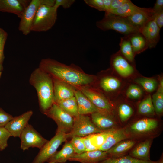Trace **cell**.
I'll list each match as a JSON object with an SVG mask.
<instances>
[{
    "label": "cell",
    "instance_id": "cell-25",
    "mask_svg": "<svg viewBox=\"0 0 163 163\" xmlns=\"http://www.w3.org/2000/svg\"><path fill=\"white\" fill-rule=\"evenodd\" d=\"M128 35L135 56V54L139 53L148 48L145 38L140 33Z\"/></svg>",
    "mask_w": 163,
    "mask_h": 163
},
{
    "label": "cell",
    "instance_id": "cell-33",
    "mask_svg": "<svg viewBox=\"0 0 163 163\" xmlns=\"http://www.w3.org/2000/svg\"><path fill=\"white\" fill-rule=\"evenodd\" d=\"M138 110L139 113L143 115H151L154 113L155 109L150 95L140 103L138 106Z\"/></svg>",
    "mask_w": 163,
    "mask_h": 163
},
{
    "label": "cell",
    "instance_id": "cell-14",
    "mask_svg": "<svg viewBox=\"0 0 163 163\" xmlns=\"http://www.w3.org/2000/svg\"><path fill=\"white\" fill-rule=\"evenodd\" d=\"M110 157L107 152L99 149L86 151L79 154H75L69 161L81 163H99Z\"/></svg>",
    "mask_w": 163,
    "mask_h": 163
},
{
    "label": "cell",
    "instance_id": "cell-35",
    "mask_svg": "<svg viewBox=\"0 0 163 163\" xmlns=\"http://www.w3.org/2000/svg\"><path fill=\"white\" fill-rule=\"evenodd\" d=\"M118 112L120 120L122 122H124L132 116L133 113V110L129 105L123 104L119 105Z\"/></svg>",
    "mask_w": 163,
    "mask_h": 163
},
{
    "label": "cell",
    "instance_id": "cell-10",
    "mask_svg": "<svg viewBox=\"0 0 163 163\" xmlns=\"http://www.w3.org/2000/svg\"><path fill=\"white\" fill-rule=\"evenodd\" d=\"M77 88L98 108L110 113L112 106L108 100L102 94L88 86L79 87Z\"/></svg>",
    "mask_w": 163,
    "mask_h": 163
},
{
    "label": "cell",
    "instance_id": "cell-42",
    "mask_svg": "<svg viewBox=\"0 0 163 163\" xmlns=\"http://www.w3.org/2000/svg\"><path fill=\"white\" fill-rule=\"evenodd\" d=\"M75 2L74 0H55L54 6L57 8L61 6L64 9H67L70 8Z\"/></svg>",
    "mask_w": 163,
    "mask_h": 163
},
{
    "label": "cell",
    "instance_id": "cell-22",
    "mask_svg": "<svg viewBox=\"0 0 163 163\" xmlns=\"http://www.w3.org/2000/svg\"><path fill=\"white\" fill-rule=\"evenodd\" d=\"M75 154L70 142H67L62 149L57 152L47 162L48 163H65Z\"/></svg>",
    "mask_w": 163,
    "mask_h": 163
},
{
    "label": "cell",
    "instance_id": "cell-12",
    "mask_svg": "<svg viewBox=\"0 0 163 163\" xmlns=\"http://www.w3.org/2000/svg\"><path fill=\"white\" fill-rule=\"evenodd\" d=\"M160 29L153 18L140 29V33L145 38L148 48L155 47L160 39Z\"/></svg>",
    "mask_w": 163,
    "mask_h": 163
},
{
    "label": "cell",
    "instance_id": "cell-29",
    "mask_svg": "<svg viewBox=\"0 0 163 163\" xmlns=\"http://www.w3.org/2000/svg\"><path fill=\"white\" fill-rule=\"evenodd\" d=\"M152 101L155 111L158 114L163 112V82L161 79L157 91L153 95Z\"/></svg>",
    "mask_w": 163,
    "mask_h": 163
},
{
    "label": "cell",
    "instance_id": "cell-24",
    "mask_svg": "<svg viewBox=\"0 0 163 163\" xmlns=\"http://www.w3.org/2000/svg\"><path fill=\"white\" fill-rule=\"evenodd\" d=\"M135 143V142L132 140H124L116 144L107 152L110 157L121 156L123 154L131 149Z\"/></svg>",
    "mask_w": 163,
    "mask_h": 163
},
{
    "label": "cell",
    "instance_id": "cell-19",
    "mask_svg": "<svg viewBox=\"0 0 163 163\" xmlns=\"http://www.w3.org/2000/svg\"><path fill=\"white\" fill-rule=\"evenodd\" d=\"M154 16L152 8H141L139 11L126 18L133 25L140 30L151 20Z\"/></svg>",
    "mask_w": 163,
    "mask_h": 163
},
{
    "label": "cell",
    "instance_id": "cell-21",
    "mask_svg": "<svg viewBox=\"0 0 163 163\" xmlns=\"http://www.w3.org/2000/svg\"><path fill=\"white\" fill-rule=\"evenodd\" d=\"M128 137V133L125 128L115 129L98 149L107 152L116 144L127 139Z\"/></svg>",
    "mask_w": 163,
    "mask_h": 163
},
{
    "label": "cell",
    "instance_id": "cell-41",
    "mask_svg": "<svg viewBox=\"0 0 163 163\" xmlns=\"http://www.w3.org/2000/svg\"><path fill=\"white\" fill-rule=\"evenodd\" d=\"M84 1L90 7L100 11H104L103 0H85Z\"/></svg>",
    "mask_w": 163,
    "mask_h": 163
},
{
    "label": "cell",
    "instance_id": "cell-45",
    "mask_svg": "<svg viewBox=\"0 0 163 163\" xmlns=\"http://www.w3.org/2000/svg\"><path fill=\"white\" fill-rule=\"evenodd\" d=\"M156 23L160 29L163 26V10L154 14Z\"/></svg>",
    "mask_w": 163,
    "mask_h": 163
},
{
    "label": "cell",
    "instance_id": "cell-43",
    "mask_svg": "<svg viewBox=\"0 0 163 163\" xmlns=\"http://www.w3.org/2000/svg\"><path fill=\"white\" fill-rule=\"evenodd\" d=\"M81 139L84 144L86 151H94L98 149L91 143L89 135L81 137Z\"/></svg>",
    "mask_w": 163,
    "mask_h": 163
},
{
    "label": "cell",
    "instance_id": "cell-37",
    "mask_svg": "<svg viewBox=\"0 0 163 163\" xmlns=\"http://www.w3.org/2000/svg\"><path fill=\"white\" fill-rule=\"evenodd\" d=\"M8 36L7 32L0 27V69H3L2 64L4 59V49Z\"/></svg>",
    "mask_w": 163,
    "mask_h": 163
},
{
    "label": "cell",
    "instance_id": "cell-36",
    "mask_svg": "<svg viewBox=\"0 0 163 163\" xmlns=\"http://www.w3.org/2000/svg\"><path fill=\"white\" fill-rule=\"evenodd\" d=\"M72 138L69 142L75 154H79L86 151L84 144L81 139V137L75 136Z\"/></svg>",
    "mask_w": 163,
    "mask_h": 163
},
{
    "label": "cell",
    "instance_id": "cell-20",
    "mask_svg": "<svg viewBox=\"0 0 163 163\" xmlns=\"http://www.w3.org/2000/svg\"><path fill=\"white\" fill-rule=\"evenodd\" d=\"M158 125V122L156 119L144 118L133 124L130 127V129L135 134H144L154 130L156 129Z\"/></svg>",
    "mask_w": 163,
    "mask_h": 163
},
{
    "label": "cell",
    "instance_id": "cell-18",
    "mask_svg": "<svg viewBox=\"0 0 163 163\" xmlns=\"http://www.w3.org/2000/svg\"><path fill=\"white\" fill-rule=\"evenodd\" d=\"M110 113L107 112H96L91 114V120L99 129L105 131L113 128L115 122L111 118Z\"/></svg>",
    "mask_w": 163,
    "mask_h": 163
},
{
    "label": "cell",
    "instance_id": "cell-48",
    "mask_svg": "<svg viewBox=\"0 0 163 163\" xmlns=\"http://www.w3.org/2000/svg\"><path fill=\"white\" fill-rule=\"evenodd\" d=\"M156 163H163V161L162 159L160 161H157L156 162Z\"/></svg>",
    "mask_w": 163,
    "mask_h": 163
},
{
    "label": "cell",
    "instance_id": "cell-2",
    "mask_svg": "<svg viewBox=\"0 0 163 163\" xmlns=\"http://www.w3.org/2000/svg\"><path fill=\"white\" fill-rule=\"evenodd\" d=\"M29 82L36 90L40 110L44 113L54 103L52 78L38 67L31 73Z\"/></svg>",
    "mask_w": 163,
    "mask_h": 163
},
{
    "label": "cell",
    "instance_id": "cell-40",
    "mask_svg": "<svg viewBox=\"0 0 163 163\" xmlns=\"http://www.w3.org/2000/svg\"><path fill=\"white\" fill-rule=\"evenodd\" d=\"M14 117L0 107V127H5Z\"/></svg>",
    "mask_w": 163,
    "mask_h": 163
},
{
    "label": "cell",
    "instance_id": "cell-38",
    "mask_svg": "<svg viewBox=\"0 0 163 163\" xmlns=\"http://www.w3.org/2000/svg\"><path fill=\"white\" fill-rule=\"evenodd\" d=\"M142 94V89L139 86L135 85H130L126 93V95L128 97L135 99L139 98Z\"/></svg>",
    "mask_w": 163,
    "mask_h": 163
},
{
    "label": "cell",
    "instance_id": "cell-9",
    "mask_svg": "<svg viewBox=\"0 0 163 163\" xmlns=\"http://www.w3.org/2000/svg\"><path fill=\"white\" fill-rule=\"evenodd\" d=\"M21 148L23 150L30 147L40 149L48 141L37 132L31 125L28 124L21 134Z\"/></svg>",
    "mask_w": 163,
    "mask_h": 163
},
{
    "label": "cell",
    "instance_id": "cell-11",
    "mask_svg": "<svg viewBox=\"0 0 163 163\" xmlns=\"http://www.w3.org/2000/svg\"><path fill=\"white\" fill-rule=\"evenodd\" d=\"M33 114L32 110H29L21 115L14 117L5 128L11 136L20 137L23 131L28 124V121Z\"/></svg>",
    "mask_w": 163,
    "mask_h": 163
},
{
    "label": "cell",
    "instance_id": "cell-17",
    "mask_svg": "<svg viewBox=\"0 0 163 163\" xmlns=\"http://www.w3.org/2000/svg\"><path fill=\"white\" fill-rule=\"evenodd\" d=\"M119 51L111 59V64L116 72L121 76L126 77L131 75L134 72L133 67Z\"/></svg>",
    "mask_w": 163,
    "mask_h": 163
},
{
    "label": "cell",
    "instance_id": "cell-6",
    "mask_svg": "<svg viewBox=\"0 0 163 163\" xmlns=\"http://www.w3.org/2000/svg\"><path fill=\"white\" fill-rule=\"evenodd\" d=\"M55 0H32L26 8L20 18L18 29L24 35H27L31 31L34 19L40 6L42 5L53 6Z\"/></svg>",
    "mask_w": 163,
    "mask_h": 163
},
{
    "label": "cell",
    "instance_id": "cell-30",
    "mask_svg": "<svg viewBox=\"0 0 163 163\" xmlns=\"http://www.w3.org/2000/svg\"><path fill=\"white\" fill-rule=\"evenodd\" d=\"M99 163H156V162L140 160L128 155L117 157H109Z\"/></svg>",
    "mask_w": 163,
    "mask_h": 163
},
{
    "label": "cell",
    "instance_id": "cell-46",
    "mask_svg": "<svg viewBox=\"0 0 163 163\" xmlns=\"http://www.w3.org/2000/svg\"><path fill=\"white\" fill-rule=\"evenodd\" d=\"M154 15L163 10V0H156L153 8H152Z\"/></svg>",
    "mask_w": 163,
    "mask_h": 163
},
{
    "label": "cell",
    "instance_id": "cell-8",
    "mask_svg": "<svg viewBox=\"0 0 163 163\" xmlns=\"http://www.w3.org/2000/svg\"><path fill=\"white\" fill-rule=\"evenodd\" d=\"M44 114L55 121L57 125V129L66 133L71 130L73 124L74 117L55 103Z\"/></svg>",
    "mask_w": 163,
    "mask_h": 163
},
{
    "label": "cell",
    "instance_id": "cell-26",
    "mask_svg": "<svg viewBox=\"0 0 163 163\" xmlns=\"http://www.w3.org/2000/svg\"><path fill=\"white\" fill-rule=\"evenodd\" d=\"M54 103L73 117L79 114L78 104L75 96L69 98L57 101Z\"/></svg>",
    "mask_w": 163,
    "mask_h": 163
},
{
    "label": "cell",
    "instance_id": "cell-31",
    "mask_svg": "<svg viewBox=\"0 0 163 163\" xmlns=\"http://www.w3.org/2000/svg\"><path fill=\"white\" fill-rule=\"evenodd\" d=\"M120 82L114 77L107 76L103 78L101 80L100 86L106 92H111L115 91L120 87Z\"/></svg>",
    "mask_w": 163,
    "mask_h": 163
},
{
    "label": "cell",
    "instance_id": "cell-27",
    "mask_svg": "<svg viewBox=\"0 0 163 163\" xmlns=\"http://www.w3.org/2000/svg\"><path fill=\"white\" fill-rule=\"evenodd\" d=\"M141 8V7L137 6L130 0H129L119 8L110 11L109 13L127 18L133 14Z\"/></svg>",
    "mask_w": 163,
    "mask_h": 163
},
{
    "label": "cell",
    "instance_id": "cell-44",
    "mask_svg": "<svg viewBox=\"0 0 163 163\" xmlns=\"http://www.w3.org/2000/svg\"><path fill=\"white\" fill-rule=\"evenodd\" d=\"M128 0H112L110 10L108 13H109L110 11L119 8L124 3L128 1Z\"/></svg>",
    "mask_w": 163,
    "mask_h": 163
},
{
    "label": "cell",
    "instance_id": "cell-23",
    "mask_svg": "<svg viewBox=\"0 0 163 163\" xmlns=\"http://www.w3.org/2000/svg\"><path fill=\"white\" fill-rule=\"evenodd\" d=\"M151 143L150 139L140 143L131 151L129 155L140 160L150 161L149 152Z\"/></svg>",
    "mask_w": 163,
    "mask_h": 163
},
{
    "label": "cell",
    "instance_id": "cell-3",
    "mask_svg": "<svg viewBox=\"0 0 163 163\" xmlns=\"http://www.w3.org/2000/svg\"><path fill=\"white\" fill-rule=\"evenodd\" d=\"M96 26L103 31L113 30L124 36L140 33L139 29L133 25L126 18L111 13L105 14L103 19L97 22Z\"/></svg>",
    "mask_w": 163,
    "mask_h": 163
},
{
    "label": "cell",
    "instance_id": "cell-39",
    "mask_svg": "<svg viewBox=\"0 0 163 163\" xmlns=\"http://www.w3.org/2000/svg\"><path fill=\"white\" fill-rule=\"evenodd\" d=\"M11 135L5 127H0V150H4L8 146V140Z\"/></svg>",
    "mask_w": 163,
    "mask_h": 163
},
{
    "label": "cell",
    "instance_id": "cell-28",
    "mask_svg": "<svg viewBox=\"0 0 163 163\" xmlns=\"http://www.w3.org/2000/svg\"><path fill=\"white\" fill-rule=\"evenodd\" d=\"M119 45L120 51L122 55L129 62H133L135 55L133 52L129 35L121 38Z\"/></svg>",
    "mask_w": 163,
    "mask_h": 163
},
{
    "label": "cell",
    "instance_id": "cell-32",
    "mask_svg": "<svg viewBox=\"0 0 163 163\" xmlns=\"http://www.w3.org/2000/svg\"><path fill=\"white\" fill-rule=\"evenodd\" d=\"M114 129L113 128L100 133L89 135L92 144L98 149L104 143L109 135Z\"/></svg>",
    "mask_w": 163,
    "mask_h": 163
},
{
    "label": "cell",
    "instance_id": "cell-15",
    "mask_svg": "<svg viewBox=\"0 0 163 163\" xmlns=\"http://www.w3.org/2000/svg\"><path fill=\"white\" fill-rule=\"evenodd\" d=\"M74 94L79 114L86 115L96 112H107L96 107L79 89L75 88Z\"/></svg>",
    "mask_w": 163,
    "mask_h": 163
},
{
    "label": "cell",
    "instance_id": "cell-47",
    "mask_svg": "<svg viewBox=\"0 0 163 163\" xmlns=\"http://www.w3.org/2000/svg\"><path fill=\"white\" fill-rule=\"evenodd\" d=\"M112 0H103L104 8L105 14L108 13L111 5Z\"/></svg>",
    "mask_w": 163,
    "mask_h": 163
},
{
    "label": "cell",
    "instance_id": "cell-7",
    "mask_svg": "<svg viewBox=\"0 0 163 163\" xmlns=\"http://www.w3.org/2000/svg\"><path fill=\"white\" fill-rule=\"evenodd\" d=\"M103 131L98 129L86 115L78 114L74 117V123L71 131L68 133V138L75 136L84 137Z\"/></svg>",
    "mask_w": 163,
    "mask_h": 163
},
{
    "label": "cell",
    "instance_id": "cell-1",
    "mask_svg": "<svg viewBox=\"0 0 163 163\" xmlns=\"http://www.w3.org/2000/svg\"><path fill=\"white\" fill-rule=\"evenodd\" d=\"M52 77L62 81L75 88L93 83L94 77L86 74L74 65H67L50 58L42 59L39 67Z\"/></svg>",
    "mask_w": 163,
    "mask_h": 163
},
{
    "label": "cell",
    "instance_id": "cell-13",
    "mask_svg": "<svg viewBox=\"0 0 163 163\" xmlns=\"http://www.w3.org/2000/svg\"><path fill=\"white\" fill-rule=\"evenodd\" d=\"M31 0H0V11L12 13L20 19Z\"/></svg>",
    "mask_w": 163,
    "mask_h": 163
},
{
    "label": "cell",
    "instance_id": "cell-16",
    "mask_svg": "<svg viewBox=\"0 0 163 163\" xmlns=\"http://www.w3.org/2000/svg\"><path fill=\"white\" fill-rule=\"evenodd\" d=\"M52 78L53 85L54 102L74 96V87L62 81Z\"/></svg>",
    "mask_w": 163,
    "mask_h": 163
},
{
    "label": "cell",
    "instance_id": "cell-5",
    "mask_svg": "<svg viewBox=\"0 0 163 163\" xmlns=\"http://www.w3.org/2000/svg\"><path fill=\"white\" fill-rule=\"evenodd\" d=\"M68 138V133L57 129L55 135L48 141L40 149L37 155L31 163H44L57 151V149L61 144Z\"/></svg>",
    "mask_w": 163,
    "mask_h": 163
},
{
    "label": "cell",
    "instance_id": "cell-4",
    "mask_svg": "<svg viewBox=\"0 0 163 163\" xmlns=\"http://www.w3.org/2000/svg\"><path fill=\"white\" fill-rule=\"evenodd\" d=\"M57 9L54 6L40 5L33 21L31 31L46 32L50 29L57 19Z\"/></svg>",
    "mask_w": 163,
    "mask_h": 163
},
{
    "label": "cell",
    "instance_id": "cell-34",
    "mask_svg": "<svg viewBox=\"0 0 163 163\" xmlns=\"http://www.w3.org/2000/svg\"><path fill=\"white\" fill-rule=\"evenodd\" d=\"M135 82L148 92L153 91L155 89L157 85L156 81L152 78L141 77L136 79Z\"/></svg>",
    "mask_w": 163,
    "mask_h": 163
}]
</instances>
